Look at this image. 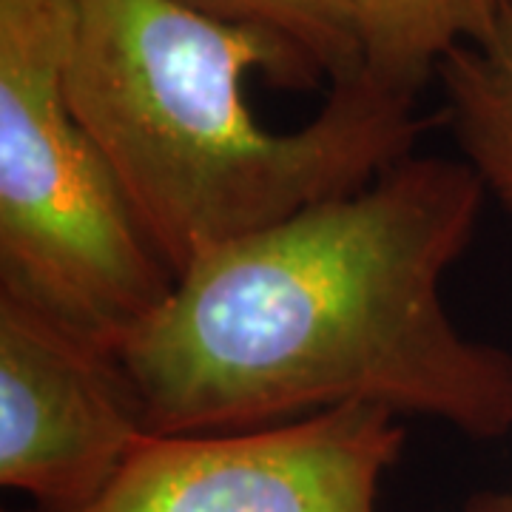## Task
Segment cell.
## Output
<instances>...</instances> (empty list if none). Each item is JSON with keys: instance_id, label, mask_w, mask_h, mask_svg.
<instances>
[{"instance_id": "obj_1", "label": "cell", "mask_w": 512, "mask_h": 512, "mask_svg": "<svg viewBox=\"0 0 512 512\" xmlns=\"http://www.w3.org/2000/svg\"><path fill=\"white\" fill-rule=\"evenodd\" d=\"M484 188L461 157L407 154L362 188L200 256L120 356L148 433H222L345 404L512 433V353L470 339L444 279Z\"/></svg>"}, {"instance_id": "obj_2", "label": "cell", "mask_w": 512, "mask_h": 512, "mask_svg": "<svg viewBox=\"0 0 512 512\" xmlns=\"http://www.w3.org/2000/svg\"><path fill=\"white\" fill-rule=\"evenodd\" d=\"M251 74L293 92L325 80L282 37L183 0H74L69 106L177 276L214 248L362 188L430 126L416 97L362 72L333 83L311 123L274 131L245 100Z\"/></svg>"}, {"instance_id": "obj_3", "label": "cell", "mask_w": 512, "mask_h": 512, "mask_svg": "<svg viewBox=\"0 0 512 512\" xmlns=\"http://www.w3.org/2000/svg\"><path fill=\"white\" fill-rule=\"evenodd\" d=\"M74 0H0V291L120 350L174 291L66 97Z\"/></svg>"}, {"instance_id": "obj_4", "label": "cell", "mask_w": 512, "mask_h": 512, "mask_svg": "<svg viewBox=\"0 0 512 512\" xmlns=\"http://www.w3.org/2000/svg\"><path fill=\"white\" fill-rule=\"evenodd\" d=\"M404 444L402 416L370 404L251 430L146 433L106 493L74 512H379Z\"/></svg>"}, {"instance_id": "obj_5", "label": "cell", "mask_w": 512, "mask_h": 512, "mask_svg": "<svg viewBox=\"0 0 512 512\" xmlns=\"http://www.w3.org/2000/svg\"><path fill=\"white\" fill-rule=\"evenodd\" d=\"M148 433L120 350L0 291V484L32 510L74 512L106 493Z\"/></svg>"}, {"instance_id": "obj_6", "label": "cell", "mask_w": 512, "mask_h": 512, "mask_svg": "<svg viewBox=\"0 0 512 512\" xmlns=\"http://www.w3.org/2000/svg\"><path fill=\"white\" fill-rule=\"evenodd\" d=\"M436 77L461 160L512 220V0L501 3L493 29L481 40L444 55Z\"/></svg>"}, {"instance_id": "obj_7", "label": "cell", "mask_w": 512, "mask_h": 512, "mask_svg": "<svg viewBox=\"0 0 512 512\" xmlns=\"http://www.w3.org/2000/svg\"><path fill=\"white\" fill-rule=\"evenodd\" d=\"M504 0H350L365 43V72L419 97L450 49L481 40Z\"/></svg>"}, {"instance_id": "obj_8", "label": "cell", "mask_w": 512, "mask_h": 512, "mask_svg": "<svg viewBox=\"0 0 512 512\" xmlns=\"http://www.w3.org/2000/svg\"><path fill=\"white\" fill-rule=\"evenodd\" d=\"M205 15L265 29L296 46L333 83L365 72V43L350 0H183Z\"/></svg>"}, {"instance_id": "obj_9", "label": "cell", "mask_w": 512, "mask_h": 512, "mask_svg": "<svg viewBox=\"0 0 512 512\" xmlns=\"http://www.w3.org/2000/svg\"><path fill=\"white\" fill-rule=\"evenodd\" d=\"M464 512H512V490H484L467 498Z\"/></svg>"}]
</instances>
